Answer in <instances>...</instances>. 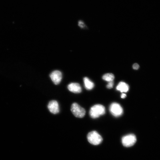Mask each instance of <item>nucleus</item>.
<instances>
[{"instance_id":"nucleus-1","label":"nucleus","mask_w":160,"mask_h":160,"mask_svg":"<svg viewBox=\"0 0 160 160\" xmlns=\"http://www.w3.org/2000/svg\"><path fill=\"white\" fill-rule=\"evenodd\" d=\"M105 113V109L103 106L98 104L94 105L91 108L89 111L90 117L93 119L97 118L103 115Z\"/></svg>"},{"instance_id":"nucleus-2","label":"nucleus","mask_w":160,"mask_h":160,"mask_svg":"<svg viewBox=\"0 0 160 160\" xmlns=\"http://www.w3.org/2000/svg\"><path fill=\"white\" fill-rule=\"evenodd\" d=\"M87 139L90 143L94 145H99L103 141L101 136L95 131H92L88 134Z\"/></svg>"},{"instance_id":"nucleus-3","label":"nucleus","mask_w":160,"mask_h":160,"mask_svg":"<svg viewBox=\"0 0 160 160\" xmlns=\"http://www.w3.org/2000/svg\"><path fill=\"white\" fill-rule=\"evenodd\" d=\"M71 111L76 117L80 118L84 117L86 114L85 109L76 103L72 104Z\"/></svg>"},{"instance_id":"nucleus-4","label":"nucleus","mask_w":160,"mask_h":160,"mask_svg":"<svg viewBox=\"0 0 160 160\" xmlns=\"http://www.w3.org/2000/svg\"><path fill=\"white\" fill-rule=\"evenodd\" d=\"M137 138L136 136L131 134L123 137L122 138V143L126 147H130L134 145L137 142Z\"/></svg>"},{"instance_id":"nucleus-5","label":"nucleus","mask_w":160,"mask_h":160,"mask_svg":"<svg viewBox=\"0 0 160 160\" xmlns=\"http://www.w3.org/2000/svg\"><path fill=\"white\" fill-rule=\"evenodd\" d=\"M110 111L112 114L116 117L121 116L123 113V110L119 103H113L110 105Z\"/></svg>"},{"instance_id":"nucleus-6","label":"nucleus","mask_w":160,"mask_h":160,"mask_svg":"<svg viewBox=\"0 0 160 160\" xmlns=\"http://www.w3.org/2000/svg\"><path fill=\"white\" fill-rule=\"evenodd\" d=\"M50 77L55 85H58L61 82L62 75L61 72L59 71H54L50 74Z\"/></svg>"},{"instance_id":"nucleus-7","label":"nucleus","mask_w":160,"mask_h":160,"mask_svg":"<svg viewBox=\"0 0 160 160\" xmlns=\"http://www.w3.org/2000/svg\"><path fill=\"white\" fill-rule=\"evenodd\" d=\"M48 107L49 111L52 113L56 114L59 112V106L57 101L53 100L50 101Z\"/></svg>"},{"instance_id":"nucleus-8","label":"nucleus","mask_w":160,"mask_h":160,"mask_svg":"<svg viewBox=\"0 0 160 160\" xmlns=\"http://www.w3.org/2000/svg\"><path fill=\"white\" fill-rule=\"evenodd\" d=\"M68 89L72 92L78 93L82 92V88L79 83H72L69 84L68 87Z\"/></svg>"},{"instance_id":"nucleus-9","label":"nucleus","mask_w":160,"mask_h":160,"mask_svg":"<svg viewBox=\"0 0 160 160\" xmlns=\"http://www.w3.org/2000/svg\"><path fill=\"white\" fill-rule=\"evenodd\" d=\"M117 89L121 92H126L128 91L129 87L128 85L124 82H121L117 87Z\"/></svg>"},{"instance_id":"nucleus-10","label":"nucleus","mask_w":160,"mask_h":160,"mask_svg":"<svg viewBox=\"0 0 160 160\" xmlns=\"http://www.w3.org/2000/svg\"><path fill=\"white\" fill-rule=\"evenodd\" d=\"M83 81L86 89L88 90H91L94 87V84L90 81L88 78L85 77L84 78Z\"/></svg>"},{"instance_id":"nucleus-11","label":"nucleus","mask_w":160,"mask_h":160,"mask_svg":"<svg viewBox=\"0 0 160 160\" xmlns=\"http://www.w3.org/2000/svg\"><path fill=\"white\" fill-rule=\"evenodd\" d=\"M115 78L114 76L111 73L105 74L102 77V79L108 82H112Z\"/></svg>"},{"instance_id":"nucleus-12","label":"nucleus","mask_w":160,"mask_h":160,"mask_svg":"<svg viewBox=\"0 0 160 160\" xmlns=\"http://www.w3.org/2000/svg\"><path fill=\"white\" fill-rule=\"evenodd\" d=\"M113 86V81L109 82L108 83L107 85V88L108 89H111Z\"/></svg>"},{"instance_id":"nucleus-13","label":"nucleus","mask_w":160,"mask_h":160,"mask_svg":"<svg viewBox=\"0 0 160 160\" xmlns=\"http://www.w3.org/2000/svg\"><path fill=\"white\" fill-rule=\"evenodd\" d=\"M139 66L137 63H135L133 65V68L134 69L138 70L139 68Z\"/></svg>"},{"instance_id":"nucleus-14","label":"nucleus","mask_w":160,"mask_h":160,"mask_svg":"<svg viewBox=\"0 0 160 160\" xmlns=\"http://www.w3.org/2000/svg\"><path fill=\"white\" fill-rule=\"evenodd\" d=\"M78 25L79 27L81 28H83L85 27V24L83 22L80 21L79 22Z\"/></svg>"},{"instance_id":"nucleus-15","label":"nucleus","mask_w":160,"mask_h":160,"mask_svg":"<svg viewBox=\"0 0 160 160\" xmlns=\"http://www.w3.org/2000/svg\"><path fill=\"white\" fill-rule=\"evenodd\" d=\"M126 97H127V95L125 93H122L121 95V98H125Z\"/></svg>"}]
</instances>
